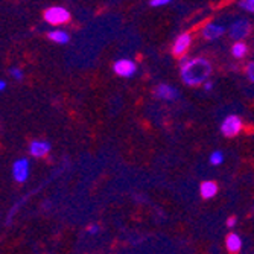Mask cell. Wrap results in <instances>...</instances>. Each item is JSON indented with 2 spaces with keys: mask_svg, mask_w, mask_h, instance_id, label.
<instances>
[{
  "mask_svg": "<svg viewBox=\"0 0 254 254\" xmlns=\"http://www.w3.org/2000/svg\"><path fill=\"white\" fill-rule=\"evenodd\" d=\"M212 75V65L205 58H193L181 64V79L189 87L204 84Z\"/></svg>",
  "mask_w": 254,
  "mask_h": 254,
  "instance_id": "6da1fadb",
  "label": "cell"
},
{
  "mask_svg": "<svg viewBox=\"0 0 254 254\" xmlns=\"http://www.w3.org/2000/svg\"><path fill=\"white\" fill-rule=\"evenodd\" d=\"M242 119L239 116H236V114H230V116H227L224 119V122L221 124V134L224 137H236L241 131H242Z\"/></svg>",
  "mask_w": 254,
  "mask_h": 254,
  "instance_id": "7a4b0ae2",
  "label": "cell"
},
{
  "mask_svg": "<svg viewBox=\"0 0 254 254\" xmlns=\"http://www.w3.org/2000/svg\"><path fill=\"white\" fill-rule=\"evenodd\" d=\"M44 20L51 23V25H64V23L70 20V12L63 6H52L49 9H46Z\"/></svg>",
  "mask_w": 254,
  "mask_h": 254,
  "instance_id": "3957f363",
  "label": "cell"
},
{
  "mask_svg": "<svg viewBox=\"0 0 254 254\" xmlns=\"http://www.w3.org/2000/svg\"><path fill=\"white\" fill-rule=\"evenodd\" d=\"M251 32V23L245 18L242 20H236L232 28H230V37L233 40H245Z\"/></svg>",
  "mask_w": 254,
  "mask_h": 254,
  "instance_id": "277c9868",
  "label": "cell"
},
{
  "mask_svg": "<svg viewBox=\"0 0 254 254\" xmlns=\"http://www.w3.org/2000/svg\"><path fill=\"white\" fill-rule=\"evenodd\" d=\"M192 44V35L189 32H183L180 34L175 41H174V46H172V54L175 57H183L184 54H186L190 48Z\"/></svg>",
  "mask_w": 254,
  "mask_h": 254,
  "instance_id": "5b68a950",
  "label": "cell"
},
{
  "mask_svg": "<svg viewBox=\"0 0 254 254\" xmlns=\"http://www.w3.org/2000/svg\"><path fill=\"white\" fill-rule=\"evenodd\" d=\"M12 178L17 183H25L29 178V161L26 158H18L12 165Z\"/></svg>",
  "mask_w": 254,
  "mask_h": 254,
  "instance_id": "8992f818",
  "label": "cell"
},
{
  "mask_svg": "<svg viewBox=\"0 0 254 254\" xmlns=\"http://www.w3.org/2000/svg\"><path fill=\"white\" fill-rule=\"evenodd\" d=\"M113 70H114V73L122 76V78H129L135 73L137 65L131 60H119V61L114 63Z\"/></svg>",
  "mask_w": 254,
  "mask_h": 254,
  "instance_id": "52a82bcc",
  "label": "cell"
},
{
  "mask_svg": "<svg viewBox=\"0 0 254 254\" xmlns=\"http://www.w3.org/2000/svg\"><path fill=\"white\" fill-rule=\"evenodd\" d=\"M154 95H155V98H158L161 101H175L180 98L178 90L172 85H168V84H160L155 88Z\"/></svg>",
  "mask_w": 254,
  "mask_h": 254,
  "instance_id": "ba28073f",
  "label": "cell"
},
{
  "mask_svg": "<svg viewBox=\"0 0 254 254\" xmlns=\"http://www.w3.org/2000/svg\"><path fill=\"white\" fill-rule=\"evenodd\" d=\"M49 151H51V143L49 142H44V140H35L29 146L31 155L32 157H37V158H41L44 155H48Z\"/></svg>",
  "mask_w": 254,
  "mask_h": 254,
  "instance_id": "9c48e42d",
  "label": "cell"
},
{
  "mask_svg": "<svg viewBox=\"0 0 254 254\" xmlns=\"http://www.w3.org/2000/svg\"><path fill=\"white\" fill-rule=\"evenodd\" d=\"M225 32V28L221 26V25H215V23H209L204 29H202V37L209 41H213L216 38H219L221 35H224Z\"/></svg>",
  "mask_w": 254,
  "mask_h": 254,
  "instance_id": "30bf717a",
  "label": "cell"
},
{
  "mask_svg": "<svg viewBox=\"0 0 254 254\" xmlns=\"http://www.w3.org/2000/svg\"><path fill=\"white\" fill-rule=\"evenodd\" d=\"M218 184L215 181H204L201 184V188H199V192H201V196L204 199H212L218 195Z\"/></svg>",
  "mask_w": 254,
  "mask_h": 254,
  "instance_id": "8fae6325",
  "label": "cell"
},
{
  "mask_svg": "<svg viewBox=\"0 0 254 254\" xmlns=\"http://www.w3.org/2000/svg\"><path fill=\"white\" fill-rule=\"evenodd\" d=\"M225 247L230 253H239L242 248V239L238 233H230L225 239Z\"/></svg>",
  "mask_w": 254,
  "mask_h": 254,
  "instance_id": "7c38bea8",
  "label": "cell"
},
{
  "mask_svg": "<svg viewBox=\"0 0 254 254\" xmlns=\"http://www.w3.org/2000/svg\"><path fill=\"white\" fill-rule=\"evenodd\" d=\"M49 38L52 41L58 43V44H65V43H68V40H70L68 34L64 32V31H51L49 32Z\"/></svg>",
  "mask_w": 254,
  "mask_h": 254,
  "instance_id": "4fadbf2b",
  "label": "cell"
},
{
  "mask_svg": "<svg viewBox=\"0 0 254 254\" xmlns=\"http://www.w3.org/2000/svg\"><path fill=\"white\" fill-rule=\"evenodd\" d=\"M232 55L235 58H244L247 55V44L242 41H236L232 48Z\"/></svg>",
  "mask_w": 254,
  "mask_h": 254,
  "instance_id": "5bb4252c",
  "label": "cell"
},
{
  "mask_svg": "<svg viewBox=\"0 0 254 254\" xmlns=\"http://www.w3.org/2000/svg\"><path fill=\"white\" fill-rule=\"evenodd\" d=\"M224 161V154L221 152V151H215V152H212V155H210V163L213 165V166H219L221 163Z\"/></svg>",
  "mask_w": 254,
  "mask_h": 254,
  "instance_id": "9a60e30c",
  "label": "cell"
},
{
  "mask_svg": "<svg viewBox=\"0 0 254 254\" xmlns=\"http://www.w3.org/2000/svg\"><path fill=\"white\" fill-rule=\"evenodd\" d=\"M241 8L254 14V0H241Z\"/></svg>",
  "mask_w": 254,
  "mask_h": 254,
  "instance_id": "2e32d148",
  "label": "cell"
},
{
  "mask_svg": "<svg viewBox=\"0 0 254 254\" xmlns=\"http://www.w3.org/2000/svg\"><path fill=\"white\" fill-rule=\"evenodd\" d=\"M245 73H247L248 79H250L251 82H254V61H253V63H248V65H247V68H245Z\"/></svg>",
  "mask_w": 254,
  "mask_h": 254,
  "instance_id": "e0dca14e",
  "label": "cell"
},
{
  "mask_svg": "<svg viewBox=\"0 0 254 254\" xmlns=\"http://www.w3.org/2000/svg\"><path fill=\"white\" fill-rule=\"evenodd\" d=\"M9 72H11V75H12V76H14V78L17 79V81L23 79V72L20 70V68H18V67H12V68H11V70H9Z\"/></svg>",
  "mask_w": 254,
  "mask_h": 254,
  "instance_id": "ac0fdd59",
  "label": "cell"
},
{
  "mask_svg": "<svg viewBox=\"0 0 254 254\" xmlns=\"http://www.w3.org/2000/svg\"><path fill=\"white\" fill-rule=\"evenodd\" d=\"M172 0H151V6H163L171 3Z\"/></svg>",
  "mask_w": 254,
  "mask_h": 254,
  "instance_id": "d6986e66",
  "label": "cell"
},
{
  "mask_svg": "<svg viewBox=\"0 0 254 254\" xmlns=\"http://www.w3.org/2000/svg\"><path fill=\"white\" fill-rule=\"evenodd\" d=\"M236 224H238V218H236V216H230V218L227 219V227H228V228H233Z\"/></svg>",
  "mask_w": 254,
  "mask_h": 254,
  "instance_id": "ffe728a7",
  "label": "cell"
},
{
  "mask_svg": "<svg viewBox=\"0 0 254 254\" xmlns=\"http://www.w3.org/2000/svg\"><path fill=\"white\" fill-rule=\"evenodd\" d=\"M98 232H99V227H98V225H91V227L88 228V233H90V235H96Z\"/></svg>",
  "mask_w": 254,
  "mask_h": 254,
  "instance_id": "44dd1931",
  "label": "cell"
},
{
  "mask_svg": "<svg viewBox=\"0 0 254 254\" xmlns=\"http://www.w3.org/2000/svg\"><path fill=\"white\" fill-rule=\"evenodd\" d=\"M212 88H213V82H210V81L204 82V90H212Z\"/></svg>",
  "mask_w": 254,
  "mask_h": 254,
  "instance_id": "7402d4cb",
  "label": "cell"
},
{
  "mask_svg": "<svg viewBox=\"0 0 254 254\" xmlns=\"http://www.w3.org/2000/svg\"><path fill=\"white\" fill-rule=\"evenodd\" d=\"M6 88V82L5 81H0V91H3Z\"/></svg>",
  "mask_w": 254,
  "mask_h": 254,
  "instance_id": "603a6c76",
  "label": "cell"
}]
</instances>
